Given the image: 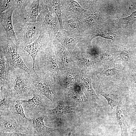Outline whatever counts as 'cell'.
Masks as SVG:
<instances>
[{
    "mask_svg": "<svg viewBox=\"0 0 136 136\" xmlns=\"http://www.w3.org/2000/svg\"><path fill=\"white\" fill-rule=\"evenodd\" d=\"M71 7L73 11L75 12H80L83 10L79 4L74 1H71Z\"/></svg>",
    "mask_w": 136,
    "mask_h": 136,
    "instance_id": "27",
    "label": "cell"
},
{
    "mask_svg": "<svg viewBox=\"0 0 136 136\" xmlns=\"http://www.w3.org/2000/svg\"><path fill=\"white\" fill-rule=\"evenodd\" d=\"M128 136V135H127V134L126 135H125V136Z\"/></svg>",
    "mask_w": 136,
    "mask_h": 136,
    "instance_id": "36",
    "label": "cell"
},
{
    "mask_svg": "<svg viewBox=\"0 0 136 136\" xmlns=\"http://www.w3.org/2000/svg\"><path fill=\"white\" fill-rule=\"evenodd\" d=\"M12 40L7 39L0 44V50L6 59L8 68L11 70L19 68L29 74L30 69L24 63L20 55L19 48Z\"/></svg>",
    "mask_w": 136,
    "mask_h": 136,
    "instance_id": "4",
    "label": "cell"
},
{
    "mask_svg": "<svg viewBox=\"0 0 136 136\" xmlns=\"http://www.w3.org/2000/svg\"><path fill=\"white\" fill-rule=\"evenodd\" d=\"M57 106L53 109H48L45 111L44 114L45 118L50 121H54L63 115L69 113H75L78 111V108L72 106H61L57 101Z\"/></svg>",
    "mask_w": 136,
    "mask_h": 136,
    "instance_id": "14",
    "label": "cell"
},
{
    "mask_svg": "<svg viewBox=\"0 0 136 136\" xmlns=\"http://www.w3.org/2000/svg\"><path fill=\"white\" fill-rule=\"evenodd\" d=\"M9 71L6 85L12 99H30L34 92L29 74L19 68Z\"/></svg>",
    "mask_w": 136,
    "mask_h": 136,
    "instance_id": "1",
    "label": "cell"
},
{
    "mask_svg": "<svg viewBox=\"0 0 136 136\" xmlns=\"http://www.w3.org/2000/svg\"><path fill=\"white\" fill-rule=\"evenodd\" d=\"M49 9L54 13L57 18L60 28H63L62 19L61 5L59 0L45 1Z\"/></svg>",
    "mask_w": 136,
    "mask_h": 136,
    "instance_id": "18",
    "label": "cell"
},
{
    "mask_svg": "<svg viewBox=\"0 0 136 136\" xmlns=\"http://www.w3.org/2000/svg\"><path fill=\"white\" fill-rule=\"evenodd\" d=\"M134 80L135 81V82L136 83V75L135 77L134 78Z\"/></svg>",
    "mask_w": 136,
    "mask_h": 136,
    "instance_id": "35",
    "label": "cell"
},
{
    "mask_svg": "<svg viewBox=\"0 0 136 136\" xmlns=\"http://www.w3.org/2000/svg\"><path fill=\"white\" fill-rule=\"evenodd\" d=\"M111 55L108 54H104L102 56L101 58L103 60H108L111 59Z\"/></svg>",
    "mask_w": 136,
    "mask_h": 136,
    "instance_id": "32",
    "label": "cell"
},
{
    "mask_svg": "<svg viewBox=\"0 0 136 136\" xmlns=\"http://www.w3.org/2000/svg\"><path fill=\"white\" fill-rule=\"evenodd\" d=\"M44 114H41L31 119L32 121V131L37 136H58L59 131L57 128L46 126L44 121Z\"/></svg>",
    "mask_w": 136,
    "mask_h": 136,
    "instance_id": "10",
    "label": "cell"
},
{
    "mask_svg": "<svg viewBox=\"0 0 136 136\" xmlns=\"http://www.w3.org/2000/svg\"><path fill=\"white\" fill-rule=\"evenodd\" d=\"M40 4L41 10L37 22L40 24L47 33L56 34L59 28L56 18L52 15L45 1L40 0Z\"/></svg>",
    "mask_w": 136,
    "mask_h": 136,
    "instance_id": "8",
    "label": "cell"
},
{
    "mask_svg": "<svg viewBox=\"0 0 136 136\" xmlns=\"http://www.w3.org/2000/svg\"><path fill=\"white\" fill-rule=\"evenodd\" d=\"M40 10V0H25L14 11L18 14L23 25L26 23L37 22Z\"/></svg>",
    "mask_w": 136,
    "mask_h": 136,
    "instance_id": "7",
    "label": "cell"
},
{
    "mask_svg": "<svg viewBox=\"0 0 136 136\" xmlns=\"http://www.w3.org/2000/svg\"><path fill=\"white\" fill-rule=\"evenodd\" d=\"M15 9L13 8L0 13V22L5 29L7 39L8 40L13 39L15 41L17 45L18 44L17 39L14 30L12 22V16Z\"/></svg>",
    "mask_w": 136,
    "mask_h": 136,
    "instance_id": "12",
    "label": "cell"
},
{
    "mask_svg": "<svg viewBox=\"0 0 136 136\" xmlns=\"http://www.w3.org/2000/svg\"><path fill=\"white\" fill-rule=\"evenodd\" d=\"M117 106L116 117L121 128V136H125L127 134L128 125L126 119L124 107L121 101Z\"/></svg>",
    "mask_w": 136,
    "mask_h": 136,
    "instance_id": "17",
    "label": "cell"
},
{
    "mask_svg": "<svg viewBox=\"0 0 136 136\" xmlns=\"http://www.w3.org/2000/svg\"><path fill=\"white\" fill-rule=\"evenodd\" d=\"M67 23L69 27L72 29H78L80 27V24L77 20L72 19L67 21Z\"/></svg>",
    "mask_w": 136,
    "mask_h": 136,
    "instance_id": "26",
    "label": "cell"
},
{
    "mask_svg": "<svg viewBox=\"0 0 136 136\" xmlns=\"http://www.w3.org/2000/svg\"><path fill=\"white\" fill-rule=\"evenodd\" d=\"M22 25L20 29L15 32L18 41L17 46L21 48L35 41L45 30L37 22L26 23Z\"/></svg>",
    "mask_w": 136,
    "mask_h": 136,
    "instance_id": "6",
    "label": "cell"
},
{
    "mask_svg": "<svg viewBox=\"0 0 136 136\" xmlns=\"http://www.w3.org/2000/svg\"><path fill=\"white\" fill-rule=\"evenodd\" d=\"M116 73V71L115 69H110L106 71L105 74L107 76H111L115 75Z\"/></svg>",
    "mask_w": 136,
    "mask_h": 136,
    "instance_id": "31",
    "label": "cell"
},
{
    "mask_svg": "<svg viewBox=\"0 0 136 136\" xmlns=\"http://www.w3.org/2000/svg\"><path fill=\"white\" fill-rule=\"evenodd\" d=\"M29 130L22 127L9 114L0 116V132L11 133Z\"/></svg>",
    "mask_w": 136,
    "mask_h": 136,
    "instance_id": "13",
    "label": "cell"
},
{
    "mask_svg": "<svg viewBox=\"0 0 136 136\" xmlns=\"http://www.w3.org/2000/svg\"><path fill=\"white\" fill-rule=\"evenodd\" d=\"M60 37V40L63 45L69 49L73 48L79 40L77 37L67 33L64 35Z\"/></svg>",
    "mask_w": 136,
    "mask_h": 136,
    "instance_id": "19",
    "label": "cell"
},
{
    "mask_svg": "<svg viewBox=\"0 0 136 136\" xmlns=\"http://www.w3.org/2000/svg\"><path fill=\"white\" fill-rule=\"evenodd\" d=\"M0 85L6 84L8 80L9 70L6 68L5 63L6 61L2 51L0 50Z\"/></svg>",
    "mask_w": 136,
    "mask_h": 136,
    "instance_id": "20",
    "label": "cell"
},
{
    "mask_svg": "<svg viewBox=\"0 0 136 136\" xmlns=\"http://www.w3.org/2000/svg\"><path fill=\"white\" fill-rule=\"evenodd\" d=\"M132 136H136V127L133 130L132 133Z\"/></svg>",
    "mask_w": 136,
    "mask_h": 136,
    "instance_id": "33",
    "label": "cell"
},
{
    "mask_svg": "<svg viewBox=\"0 0 136 136\" xmlns=\"http://www.w3.org/2000/svg\"><path fill=\"white\" fill-rule=\"evenodd\" d=\"M120 56L123 60L128 61L129 59V53L128 51L126 50H123L121 53Z\"/></svg>",
    "mask_w": 136,
    "mask_h": 136,
    "instance_id": "29",
    "label": "cell"
},
{
    "mask_svg": "<svg viewBox=\"0 0 136 136\" xmlns=\"http://www.w3.org/2000/svg\"><path fill=\"white\" fill-rule=\"evenodd\" d=\"M17 2V0H1L0 12H3L11 8H13L15 10Z\"/></svg>",
    "mask_w": 136,
    "mask_h": 136,
    "instance_id": "24",
    "label": "cell"
},
{
    "mask_svg": "<svg viewBox=\"0 0 136 136\" xmlns=\"http://www.w3.org/2000/svg\"><path fill=\"white\" fill-rule=\"evenodd\" d=\"M134 103V110L135 111L136 114V101Z\"/></svg>",
    "mask_w": 136,
    "mask_h": 136,
    "instance_id": "34",
    "label": "cell"
},
{
    "mask_svg": "<svg viewBox=\"0 0 136 136\" xmlns=\"http://www.w3.org/2000/svg\"><path fill=\"white\" fill-rule=\"evenodd\" d=\"M28 100H22V105L26 115L31 119L49 109L52 103L48 98L41 95L36 93Z\"/></svg>",
    "mask_w": 136,
    "mask_h": 136,
    "instance_id": "5",
    "label": "cell"
},
{
    "mask_svg": "<svg viewBox=\"0 0 136 136\" xmlns=\"http://www.w3.org/2000/svg\"><path fill=\"white\" fill-rule=\"evenodd\" d=\"M83 89L88 100L90 103L100 105L101 100L93 89L90 79L89 77L82 78Z\"/></svg>",
    "mask_w": 136,
    "mask_h": 136,
    "instance_id": "16",
    "label": "cell"
},
{
    "mask_svg": "<svg viewBox=\"0 0 136 136\" xmlns=\"http://www.w3.org/2000/svg\"><path fill=\"white\" fill-rule=\"evenodd\" d=\"M35 136H37V135H35Z\"/></svg>",
    "mask_w": 136,
    "mask_h": 136,
    "instance_id": "37",
    "label": "cell"
},
{
    "mask_svg": "<svg viewBox=\"0 0 136 136\" xmlns=\"http://www.w3.org/2000/svg\"><path fill=\"white\" fill-rule=\"evenodd\" d=\"M28 74L32 86L33 93L45 96L53 104L57 102L56 89L51 78L49 76H38L32 68L30 69Z\"/></svg>",
    "mask_w": 136,
    "mask_h": 136,
    "instance_id": "3",
    "label": "cell"
},
{
    "mask_svg": "<svg viewBox=\"0 0 136 136\" xmlns=\"http://www.w3.org/2000/svg\"><path fill=\"white\" fill-rule=\"evenodd\" d=\"M74 77L73 75L70 74L66 76L65 79V83L67 85L72 84L74 83Z\"/></svg>",
    "mask_w": 136,
    "mask_h": 136,
    "instance_id": "30",
    "label": "cell"
},
{
    "mask_svg": "<svg viewBox=\"0 0 136 136\" xmlns=\"http://www.w3.org/2000/svg\"><path fill=\"white\" fill-rule=\"evenodd\" d=\"M100 94L106 98L112 110L114 107L117 106L121 101V99H119L117 94L114 92L102 93Z\"/></svg>",
    "mask_w": 136,
    "mask_h": 136,
    "instance_id": "23",
    "label": "cell"
},
{
    "mask_svg": "<svg viewBox=\"0 0 136 136\" xmlns=\"http://www.w3.org/2000/svg\"><path fill=\"white\" fill-rule=\"evenodd\" d=\"M47 32L45 30L35 41L30 44L22 47L29 55L31 56L33 61L32 68L34 69V63L38 53L48 44Z\"/></svg>",
    "mask_w": 136,
    "mask_h": 136,
    "instance_id": "11",
    "label": "cell"
},
{
    "mask_svg": "<svg viewBox=\"0 0 136 136\" xmlns=\"http://www.w3.org/2000/svg\"><path fill=\"white\" fill-rule=\"evenodd\" d=\"M69 96L74 101L80 104H83L84 99L80 87L77 85L74 86L69 91Z\"/></svg>",
    "mask_w": 136,
    "mask_h": 136,
    "instance_id": "21",
    "label": "cell"
},
{
    "mask_svg": "<svg viewBox=\"0 0 136 136\" xmlns=\"http://www.w3.org/2000/svg\"><path fill=\"white\" fill-rule=\"evenodd\" d=\"M119 20V23L122 26L127 28L130 32L133 31L132 25L136 21V11L133 12L129 16L125 18H122L117 17Z\"/></svg>",
    "mask_w": 136,
    "mask_h": 136,
    "instance_id": "22",
    "label": "cell"
},
{
    "mask_svg": "<svg viewBox=\"0 0 136 136\" xmlns=\"http://www.w3.org/2000/svg\"><path fill=\"white\" fill-rule=\"evenodd\" d=\"M22 104V100L12 99L9 108V114L22 127L32 131V120L26 115Z\"/></svg>",
    "mask_w": 136,
    "mask_h": 136,
    "instance_id": "9",
    "label": "cell"
},
{
    "mask_svg": "<svg viewBox=\"0 0 136 136\" xmlns=\"http://www.w3.org/2000/svg\"><path fill=\"white\" fill-rule=\"evenodd\" d=\"M0 116L9 114L12 98L6 84L0 85Z\"/></svg>",
    "mask_w": 136,
    "mask_h": 136,
    "instance_id": "15",
    "label": "cell"
},
{
    "mask_svg": "<svg viewBox=\"0 0 136 136\" xmlns=\"http://www.w3.org/2000/svg\"><path fill=\"white\" fill-rule=\"evenodd\" d=\"M34 69L39 76L50 75L55 79L59 76L60 73L54 51L52 46L49 44L37 55Z\"/></svg>",
    "mask_w": 136,
    "mask_h": 136,
    "instance_id": "2",
    "label": "cell"
},
{
    "mask_svg": "<svg viewBox=\"0 0 136 136\" xmlns=\"http://www.w3.org/2000/svg\"><path fill=\"white\" fill-rule=\"evenodd\" d=\"M78 58L80 62L84 65L87 66H89L92 65V62L89 59L82 56H79L78 57Z\"/></svg>",
    "mask_w": 136,
    "mask_h": 136,
    "instance_id": "28",
    "label": "cell"
},
{
    "mask_svg": "<svg viewBox=\"0 0 136 136\" xmlns=\"http://www.w3.org/2000/svg\"><path fill=\"white\" fill-rule=\"evenodd\" d=\"M0 136H35L34 132L31 131L25 130L11 133L0 132Z\"/></svg>",
    "mask_w": 136,
    "mask_h": 136,
    "instance_id": "25",
    "label": "cell"
}]
</instances>
